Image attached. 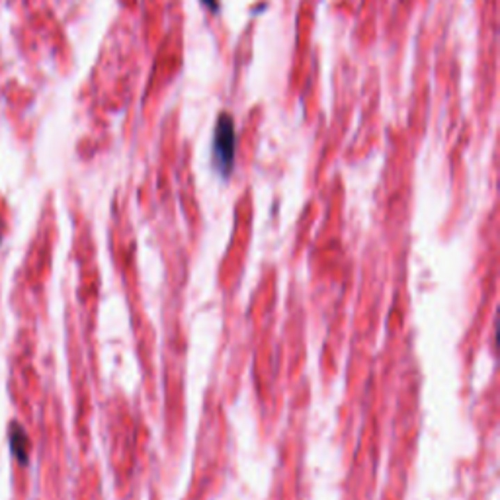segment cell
I'll list each match as a JSON object with an SVG mask.
<instances>
[{"mask_svg":"<svg viewBox=\"0 0 500 500\" xmlns=\"http://www.w3.org/2000/svg\"><path fill=\"white\" fill-rule=\"evenodd\" d=\"M236 153V129L235 120L231 113H219L213 129V143H211V161L217 172L223 178L233 172Z\"/></svg>","mask_w":500,"mask_h":500,"instance_id":"cell-1","label":"cell"},{"mask_svg":"<svg viewBox=\"0 0 500 500\" xmlns=\"http://www.w3.org/2000/svg\"><path fill=\"white\" fill-rule=\"evenodd\" d=\"M200 2H202L209 12H219V8H221L219 0H200Z\"/></svg>","mask_w":500,"mask_h":500,"instance_id":"cell-3","label":"cell"},{"mask_svg":"<svg viewBox=\"0 0 500 500\" xmlns=\"http://www.w3.org/2000/svg\"><path fill=\"white\" fill-rule=\"evenodd\" d=\"M8 444H10L12 455L20 461L22 465H28V461H30V439H28V434L24 432V428L16 422H12L10 430H8Z\"/></svg>","mask_w":500,"mask_h":500,"instance_id":"cell-2","label":"cell"},{"mask_svg":"<svg viewBox=\"0 0 500 500\" xmlns=\"http://www.w3.org/2000/svg\"><path fill=\"white\" fill-rule=\"evenodd\" d=\"M0 239H2V227H0Z\"/></svg>","mask_w":500,"mask_h":500,"instance_id":"cell-4","label":"cell"}]
</instances>
